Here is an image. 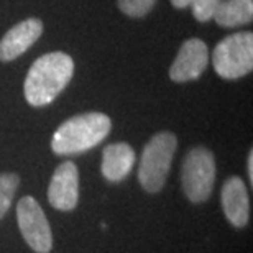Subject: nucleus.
<instances>
[{"label":"nucleus","instance_id":"1","mask_svg":"<svg viewBox=\"0 0 253 253\" xmlns=\"http://www.w3.org/2000/svg\"><path fill=\"white\" fill-rule=\"evenodd\" d=\"M74 74V61L69 54L53 51L40 56L28 69L25 79V99L32 107H44L66 89Z\"/></svg>","mask_w":253,"mask_h":253},{"label":"nucleus","instance_id":"2","mask_svg":"<svg viewBox=\"0 0 253 253\" xmlns=\"http://www.w3.org/2000/svg\"><path fill=\"white\" fill-rule=\"evenodd\" d=\"M112 128L109 115L100 112L79 114L58 126L51 140L56 155H78L97 146Z\"/></svg>","mask_w":253,"mask_h":253},{"label":"nucleus","instance_id":"3","mask_svg":"<svg viewBox=\"0 0 253 253\" xmlns=\"http://www.w3.org/2000/svg\"><path fill=\"white\" fill-rule=\"evenodd\" d=\"M176 148L178 138L171 131H160L145 145L138 168V181L145 191L158 192L163 189Z\"/></svg>","mask_w":253,"mask_h":253},{"label":"nucleus","instance_id":"4","mask_svg":"<svg viewBox=\"0 0 253 253\" xmlns=\"http://www.w3.org/2000/svg\"><path fill=\"white\" fill-rule=\"evenodd\" d=\"M215 73L227 81H235L250 74L253 69V33L239 32L229 35L212 53Z\"/></svg>","mask_w":253,"mask_h":253},{"label":"nucleus","instance_id":"5","mask_svg":"<svg viewBox=\"0 0 253 253\" xmlns=\"http://www.w3.org/2000/svg\"><path fill=\"white\" fill-rule=\"evenodd\" d=\"M183 191L194 204L209 199L215 183V158L206 146H196L184 158L181 173Z\"/></svg>","mask_w":253,"mask_h":253},{"label":"nucleus","instance_id":"6","mask_svg":"<svg viewBox=\"0 0 253 253\" xmlns=\"http://www.w3.org/2000/svg\"><path fill=\"white\" fill-rule=\"evenodd\" d=\"M17 220L23 239L30 249L37 253H49L53 249L51 227L44 215L42 206L32 196H25L18 201Z\"/></svg>","mask_w":253,"mask_h":253},{"label":"nucleus","instance_id":"7","mask_svg":"<svg viewBox=\"0 0 253 253\" xmlns=\"http://www.w3.org/2000/svg\"><path fill=\"white\" fill-rule=\"evenodd\" d=\"M209 63L207 44L199 38H189L181 44L173 64L169 68V78L174 83H188L199 79Z\"/></svg>","mask_w":253,"mask_h":253},{"label":"nucleus","instance_id":"8","mask_svg":"<svg viewBox=\"0 0 253 253\" xmlns=\"http://www.w3.org/2000/svg\"><path fill=\"white\" fill-rule=\"evenodd\" d=\"M79 171L73 161H64L53 173L48 186V201L54 209L68 212L78 206Z\"/></svg>","mask_w":253,"mask_h":253},{"label":"nucleus","instance_id":"9","mask_svg":"<svg viewBox=\"0 0 253 253\" xmlns=\"http://www.w3.org/2000/svg\"><path fill=\"white\" fill-rule=\"evenodd\" d=\"M43 33V22L40 18H27L13 25L0 40V61L8 63L32 48Z\"/></svg>","mask_w":253,"mask_h":253},{"label":"nucleus","instance_id":"10","mask_svg":"<svg viewBox=\"0 0 253 253\" xmlns=\"http://www.w3.org/2000/svg\"><path fill=\"white\" fill-rule=\"evenodd\" d=\"M222 207L227 220L237 229H242L250 220V199L244 179L232 176L222 188Z\"/></svg>","mask_w":253,"mask_h":253},{"label":"nucleus","instance_id":"11","mask_svg":"<svg viewBox=\"0 0 253 253\" xmlns=\"http://www.w3.org/2000/svg\"><path fill=\"white\" fill-rule=\"evenodd\" d=\"M135 160V151L128 143L107 145L102 151V176L110 183H120L130 174Z\"/></svg>","mask_w":253,"mask_h":253},{"label":"nucleus","instance_id":"12","mask_svg":"<svg viewBox=\"0 0 253 253\" xmlns=\"http://www.w3.org/2000/svg\"><path fill=\"white\" fill-rule=\"evenodd\" d=\"M212 18L222 28H235L252 22L253 0H220Z\"/></svg>","mask_w":253,"mask_h":253},{"label":"nucleus","instance_id":"13","mask_svg":"<svg viewBox=\"0 0 253 253\" xmlns=\"http://www.w3.org/2000/svg\"><path fill=\"white\" fill-rule=\"evenodd\" d=\"M20 178L15 173H2L0 174V219L7 214L15 192L18 189Z\"/></svg>","mask_w":253,"mask_h":253},{"label":"nucleus","instance_id":"14","mask_svg":"<svg viewBox=\"0 0 253 253\" xmlns=\"http://www.w3.org/2000/svg\"><path fill=\"white\" fill-rule=\"evenodd\" d=\"M156 0H117L119 8L126 17L131 18H143L146 17L151 8L155 7Z\"/></svg>","mask_w":253,"mask_h":253},{"label":"nucleus","instance_id":"15","mask_svg":"<svg viewBox=\"0 0 253 253\" xmlns=\"http://www.w3.org/2000/svg\"><path fill=\"white\" fill-rule=\"evenodd\" d=\"M220 3V0H194L191 3L192 7V15L197 22H209L214 15L217 5Z\"/></svg>","mask_w":253,"mask_h":253},{"label":"nucleus","instance_id":"16","mask_svg":"<svg viewBox=\"0 0 253 253\" xmlns=\"http://www.w3.org/2000/svg\"><path fill=\"white\" fill-rule=\"evenodd\" d=\"M247 169H249V179L253 183V151H249V158H247Z\"/></svg>","mask_w":253,"mask_h":253},{"label":"nucleus","instance_id":"17","mask_svg":"<svg viewBox=\"0 0 253 253\" xmlns=\"http://www.w3.org/2000/svg\"><path fill=\"white\" fill-rule=\"evenodd\" d=\"M192 2H194V0H171L173 7L176 8H186V7H189Z\"/></svg>","mask_w":253,"mask_h":253}]
</instances>
